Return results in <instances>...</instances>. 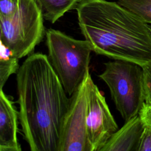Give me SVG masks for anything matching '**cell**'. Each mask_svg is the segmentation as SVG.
Instances as JSON below:
<instances>
[{"mask_svg":"<svg viewBox=\"0 0 151 151\" xmlns=\"http://www.w3.org/2000/svg\"><path fill=\"white\" fill-rule=\"evenodd\" d=\"M145 90V104L151 106V62L143 67Z\"/></svg>","mask_w":151,"mask_h":151,"instance_id":"cell-13","label":"cell"},{"mask_svg":"<svg viewBox=\"0 0 151 151\" xmlns=\"http://www.w3.org/2000/svg\"><path fill=\"white\" fill-rule=\"evenodd\" d=\"M44 19L36 0H19L14 14L0 15V41L19 59L29 55L45 35Z\"/></svg>","mask_w":151,"mask_h":151,"instance_id":"cell-5","label":"cell"},{"mask_svg":"<svg viewBox=\"0 0 151 151\" xmlns=\"http://www.w3.org/2000/svg\"><path fill=\"white\" fill-rule=\"evenodd\" d=\"M19 0H0V15L4 17L14 14L18 6Z\"/></svg>","mask_w":151,"mask_h":151,"instance_id":"cell-14","label":"cell"},{"mask_svg":"<svg viewBox=\"0 0 151 151\" xmlns=\"http://www.w3.org/2000/svg\"><path fill=\"white\" fill-rule=\"evenodd\" d=\"M87 130L92 151H100L112 134L118 130V125L104 96L93 80L88 91Z\"/></svg>","mask_w":151,"mask_h":151,"instance_id":"cell-7","label":"cell"},{"mask_svg":"<svg viewBox=\"0 0 151 151\" xmlns=\"http://www.w3.org/2000/svg\"><path fill=\"white\" fill-rule=\"evenodd\" d=\"M104 64L105 69L99 77L107 85L117 110L126 122L139 114L145 104L143 67L120 60Z\"/></svg>","mask_w":151,"mask_h":151,"instance_id":"cell-4","label":"cell"},{"mask_svg":"<svg viewBox=\"0 0 151 151\" xmlns=\"http://www.w3.org/2000/svg\"><path fill=\"white\" fill-rule=\"evenodd\" d=\"M80 0H36L41 6L44 19L54 24L66 12L76 9Z\"/></svg>","mask_w":151,"mask_h":151,"instance_id":"cell-10","label":"cell"},{"mask_svg":"<svg viewBox=\"0 0 151 151\" xmlns=\"http://www.w3.org/2000/svg\"><path fill=\"white\" fill-rule=\"evenodd\" d=\"M117 2L151 24V0H117Z\"/></svg>","mask_w":151,"mask_h":151,"instance_id":"cell-12","label":"cell"},{"mask_svg":"<svg viewBox=\"0 0 151 151\" xmlns=\"http://www.w3.org/2000/svg\"><path fill=\"white\" fill-rule=\"evenodd\" d=\"M0 90V151H21L17 137L18 112L11 96Z\"/></svg>","mask_w":151,"mask_h":151,"instance_id":"cell-8","label":"cell"},{"mask_svg":"<svg viewBox=\"0 0 151 151\" xmlns=\"http://www.w3.org/2000/svg\"><path fill=\"white\" fill-rule=\"evenodd\" d=\"M48 58L67 95L71 96L90 70L93 50L87 40H76L50 28L45 32Z\"/></svg>","mask_w":151,"mask_h":151,"instance_id":"cell-3","label":"cell"},{"mask_svg":"<svg viewBox=\"0 0 151 151\" xmlns=\"http://www.w3.org/2000/svg\"><path fill=\"white\" fill-rule=\"evenodd\" d=\"M149 28H150V30L151 32V24H149Z\"/></svg>","mask_w":151,"mask_h":151,"instance_id":"cell-17","label":"cell"},{"mask_svg":"<svg viewBox=\"0 0 151 151\" xmlns=\"http://www.w3.org/2000/svg\"><path fill=\"white\" fill-rule=\"evenodd\" d=\"M137 151H151V126L145 124Z\"/></svg>","mask_w":151,"mask_h":151,"instance_id":"cell-15","label":"cell"},{"mask_svg":"<svg viewBox=\"0 0 151 151\" xmlns=\"http://www.w3.org/2000/svg\"><path fill=\"white\" fill-rule=\"evenodd\" d=\"M145 124L139 114L125 122L100 151H137Z\"/></svg>","mask_w":151,"mask_h":151,"instance_id":"cell-9","label":"cell"},{"mask_svg":"<svg viewBox=\"0 0 151 151\" xmlns=\"http://www.w3.org/2000/svg\"><path fill=\"white\" fill-rule=\"evenodd\" d=\"M91 80L89 70L84 81L71 96L58 151H92L87 130L88 91Z\"/></svg>","mask_w":151,"mask_h":151,"instance_id":"cell-6","label":"cell"},{"mask_svg":"<svg viewBox=\"0 0 151 151\" xmlns=\"http://www.w3.org/2000/svg\"><path fill=\"white\" fill-rule=\"evenodd\" d=\"M142 120L145 124L151 126V106L144 104L139 113Z\"/></svg>","mask_w":151,"mask_h":151,"instance_id":"cell-16","label":"cell"},{"mask_svg":"<svg viewBox=\"0 0 151 151\" xmlns=\"http://www.w3.org/2000/svg\"><path fill=\"white\" fill-rule=\"evenodd\" d=\"M75 9L81 34L95 53L142 67L151 62V32L140 17L107 0H80Z\"/></svg>","mask_w":151,"mask_h":151,"instance_id":"cell-2","label":"cell"},{"mask_svg":"<svg viewBox=\"0 0 151 151\" xmlns=\"http://www.w3.org/2000/svg\"><path fill=\"white\" fill-rule=\"evenodd\" d=\"M19 122L31 151H58L70 99L47 55L32 53L17 73Z\"/></svg>","mask_w":151,"mask_h":151,"instance_id":"cell-1","label":"cell"},{"mask_svg":"<svg viewBox=\"0 0 151 151\" xmlns=\"http://www.w3.org/2000/svg\"><path fill=\"white\" fill-rule=\"evenodd\" d=\"M18 60L12 51L0 41V89H3L10 76L17 73L20 67Z\"/></svg>","mask_w":151,"mask_h":151,"instance_id":"cell-11","label":"cell"}]
</instances>
